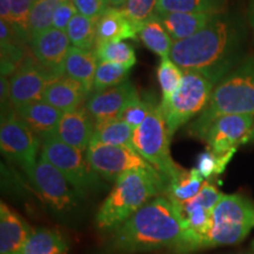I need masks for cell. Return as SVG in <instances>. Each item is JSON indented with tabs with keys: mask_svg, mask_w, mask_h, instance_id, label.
<instances>
[{
	"mask_svg": "<svg viewBox=\"0 0 254 254\" xmlns=\"http://www.w3.org/2000/svg\"><path fill=\"white\" fill-rule=\"evenodd\" d=\"M33 228L5 202L0 205V253L19 254Z\"/></svg>",
	"mask_w": 254,
	"mask_h": 254,
	"instance_id": "ac0fdd59",
	"label": "cell"
},
{
	"mask_svg": "<svg viewBox=\"0 0 254 254\" xmlns=\"http://www.w3.org/2000/svg\"><path fill=\"white\" fill-rule=\"evenodd\" d=\"M34 0H11V26L15 36L21 40L31 41L28 19Z\"/></svg>",
	"mask_w": 254,
	"mask_h": 254,
	"instance_id": "836d02e7",
	"label": "cell"
},
{
	"mask_svg": "<svg viewBox=\"0 0 254 254\" xmlns=\"http://www.w3.org/2000/svg\"><path fill=\"white\" fill-rule=\"evenodd\" d=\"M171 138L160 105H153L147 118L133 134L134 150L167 184L184 172L171 157Z\"/></svg>",
	"mask_w": 254,
	"mask_h": 254,
	"instance_id": "8992f818",
	"label": "cell"
},
{
	"mask_svg": "<svg viewBox=\"0 0 254 254\" xmlns=\"http://www.w3.org/2000/svg\"><path fill=\"white\" fill-rule=\"evenodd\" d=\"M185 232L173 202L168 198L155 196L116 228L112 244L124 252L173 249L182 253Z\"/></svg>",
	"mask_w": 254,
	"mask_h": 254,
	"instance_id": "7a4b0ae2",
	"label": "cell"
},
{
	"mask_svg": "<svg viewBox=\"0 0 254 254\" xmlns=\"http://www.w3.org/2000/svg\"><path fill=\"white\" fill-rule=\"evenodd\" d=\"M254 228V204L246 196L224 194L212 212L202 250L240 243Z\"/></svg>",
	"mask_w": 254,
	"mask_h": 254,
	"instance_id": "5b68a950",
	"label": "cell"
},
{
	"mask_svg": "<svg viewBox=\"0 0 254 254\" xmlns=\"http://www.w3.org/2000/svg\"><path fill=\"white\" fill-rule=\"evenodd\" d=\"M0 80H1V82H0V100H1L2 107L4 106V103L9 101V79L5 77V75H1Z\"/></svg>",
	"mask_w": 254,
	"mask_h": 254,
	"instance_id": "ab89813d",
	"label": "cell"
},
{
	"mask_svg": "<svg viewBox=\"0 0 254 254\" xmlns=\"http://www.w3.org/2000/svg\"><path fill=\"white\" fill-rule=\"evenodd\" d=\"M30 43L34 59L57 75L64 77V63L71 47L66 31L52 27L32 38Z\"/></svg>",
	"mask_w": 254,
	"mask_h": 254,
	"instance_id": "9a60e30c",
	"label": "cell"
},
{
	"mask_svg": "<svg viewBox=\"0 0 254 254\" xmlns=\"http://www.w3.org/2000/svg\"><path fill=\"white\" fill-rule=\"evenodd\" d=\"M98 66L99 64L94 51H86L71 46L64 63V77H68L80 82L90 95L93 91Z\"/></svg>",
	"mask_w": 254,
	"mask_h": 254,
	"instance_id": "44dd1931",
	"label": "cell"
},
{
	"mask_svg": "<svg viewBox=\"0 0 254 254\" xmlns=\"http://www.w3.org/2000/svg\"><path fill=\"white\" fill-rule=\"evenodd\" d=\"M129 75V68L117 64L100 62L95 73L93 91L100 92L107 88L118 86L126 82Z\"/></svg>",
	"mask_w": 254,
	"mask_h": 254,
	"instance_id": "1f68e13d",
	"label": "cell"
},
{
	"mask_svg": "<svg viewBox=\"0 0 254 254\" xmlns=\"http://www.w3.org/2000/svg\"><path fill=\"white\" fill-rule=\"evenodd\" d=\"M232 114L254 116V58L243 60L215 85L206 109L189 127L190 135L204 139L220 117Z\"/></svg>",
	"mask_w": 254,
	"mask_h": 254,
	"instance_id": "3957f363",
	"label": "cell"
},
{
	"mask_svg": "<svg viewBox=\"0 0 254 254\" xmlns=\"http://www.w3.org/2000/svg\"><path fill=\"white\" fill-rule=\"evenodd\" d=\"M59 78L62 77L27 57L9 78V101L17 109L43 100L46 88Z\"/></svg>",
	"mask_w": 254,
	"mask_h": 254,
	"instance_id": "8fae6325",
	"label": "cell"
},
{
	"mask_svg": "<svg viewBox=\"0 0 254 254\" xmlns=\"http://www.w3.org/2000/svg\"><path fill=\"white\" fill-rule=\"evenodd\" d=\"M13 111L15 116L41 140L56 135L59 123L64 116L63 112L44 100L23 105Z\"/></svg>",
	"mask_w": 254,
	"mask_h": 254,
	"instance_id": "e0dca14e",
	"label": "cell"
},
{
	"mask_svg": "<svg viewBox=\"0 0 254 254\" xmlns=\"http://www.w3.org/2000/svg\"><path fill=\"white\" fill-rule=\"evenodd\" d=\"M250 23H251V26H252L253 31H254V0H252V4L250 6Z\"/></svg>",
	"mask_w": 254,
	"mask_h": 254,
	"instance_id": "7bdbcfd3",
	"label": "cell"
},
{
	"mask_svg": "<svg viewBox=\"0 0 254 254\" xmlns=\"http://www.w3.org/2000/svg\"><path fill=\"white\" fill-rule=\"evenodd\" d=\"M153 105L154 104L152 103V101L141 99L138 95L135 99H133L131 103L125 107V110L123 111L119 119H122L123 122L128 124L133 129H136L145 122V119L147 118V116L150 114Z\"/></svg>",
	"mask_w": 254,
	"mask_h": 254,
	"instance_id": "d590c367",
	"label": "cell"
},
{
	"mask_svg": "<svg viewBox=\"0 0 254 254\" xmlns=\"http://www.w3.org/2000/svg\"><path fill=\"white\" fill-rule=\"evenodd\" d=\"M77 13L78 11L75 8V6L73 5L72 0H65L56 11L52 27L60 31H66L69 21L72 20L73 17Z\"/></svg>",
	"mask_w": 254,
	"mask_h": 254,
	"instance_id": "f35d334b",
	"label": "cell"
},
{
	"mask_svg": "<svg viewBox=\"0 0 254 254\" xmlns=\"http://www.w3.org/2000/svg\"><path fill=\"white\" fill-rule=\"evenodd\" d=\"M164 187V179L157 172L139 170L124 173L99 207L95 217L97 226L100 230H116Z\"/></svg>",
	"mask_w": 254,
	"mask_h": 254,
	"instance_id": "277c9868",
	"label": "cell"
},
{
	"mask_svg": "<svg viewBox=\"0 0 254 254\" xmlns=\"http://www.w3.org/2000/svg\"><path fill=\"white\" fill-rule=\"evenodd\" d=\"M97 21L98 18H87L77 13L69 21L66 34L72 46L91 51L97 43Z\"/></svg>",
	"mask_w": 254,
	"mask_h": 254,
	"instance_id": "83f0119b",
	"label": "cell"
},
{
	"mask_svg": "<svg viewBox=\"0 0 254 254\" xmlns=\"http://www.w3.org/2000/svg\"><path fill=\"white\" fill-rule=\"evenodd\" d=\"M236 151L237 150H233L225 154H217L211 150L202 152L196 159L195 168L204 179H211L213 177L220 176L236 153Z\"/></svg>",
	"mask_w": 254,
	"mask_h": 254,
	"instance_id": "d6a6232c",
	"label": "cell"
},
{
	"mask_svg": "<svg viewBox=\"0 0 254 254\" xmlns=\"http://www.w3.org/2000/svg\"><path fill=\"white\" fill-rule=\"evenodd\" d=\"M68 246L60 232L36 228L19 254H67Z\"/></svg>",
	"mask_w": 254,
	"mask_h": 254,
	"instance_id": "603a6c76",
	"label": "cell"
},
{
	"mask_svg": "<svg viewBox=\"0 0 254 254\" xmlns=\"http://www.w3.org/2000/svg\"><path fill=\"white\" fill-rule=\"evenodd\" d=\"M133 134H134V129L128 124L118 118L103 124H97L92 141L105 145L122 146V147L134 150Z\"/></svg>",
	"mask_w": 254,
	"mask_h": 254,
	"instance_id": "cb8c5ba5",
	"label": "cell"
},
{
	"mask_svg": "<svg viewBox=\"0 0 254 254\" xmlns=\"http://www.w3.org/2000/svg\"><path fill=\"white\" fill-rule=\"evenodd\" d=\"M222 195L224 194H222L213 184L205 182L204 186H202V189L200 190L198 195L194 199L198 204L201 205L205 209H207L209 213H212L215 206L220 201Z\"/></svg>",
	"mask_w": 254,
	"mask_h": 254,
	"instance_id": "8d00e7d4",
	"label": "cell"
},
{
	"mask_svg": "<svg viewBox=\"0 0 254 254\" xmlns=\"http://www.w3.org/2000/svg\"><path fill=\"white\" fill-rule=\"evenodd\" d=\"M139 39L148 50H151L152 52L161 58L170 57L174 45L172 37L170 36L164 24L157 15L142 24L140 31H139Z\"/></svg>",
	"mask_w": 254,
	"mask_h": 254,
	"instance_id": "d4e9b609",
	"label": "cell"
},
{
	"mask_svg": "<svg viewBox=\"0 0 254 254\" xmlns=\"http://www.w3.org/2000/svg\"><path fill=\"white\" fill-rule=\"evenodd\" d=\"M226 0H159L160 13H222Z\"/></svg>",
	"mask_w": 254,
	"mask_h": 254,
	"instance_id": "484cf974",
	"label": "cell"
},
{
	"mask_svg": "<svg viewBox=\"0 0 254 254\" xmlns=\"http://www.w3.org/2000/svg\"><path fill=\"white\" fill-rule=\"evenodd\" d=\"M251 140H254V127H253V131H252V136H251Z\"/></svg>",
	"mask_w": 254,
	"mask_h": 254,
	"instance_id": "ee69618b",
	"label": "cell"
},
{
	"mask_svg": "<svg viewBox=\"0 0 254 254\" xmlns=\"http://www.w3.org/2000/svg\"><path fill=\"white\" fill-rule=\"evenodd\" d=\"M65 0H34L28 19L31 39L41 32L52 28L56 11Z\"/></svg>",
	"mask_w": 254,
	"mask_h": 254,
	"instance_id": "4dcf8cb0",
	"label": "cell"
},
{
	"mask_svg": "<svg viewBox=\"0 0 254 254\" xmlns=\"http://www.w3.org/2000/svg\"><path fill=\"white\" fill-rule=\"evenodd\" d=\"M252 247H253V250H254V241H253V244H252Z\"/></svg>",
	"mask_w": 254,
	"mask_h": 254,
	"instance_id": "f6af8a7d",
	"label": "cell"
},
{
	"mask_svg": "<svg viewBox=\"0 0 254 254\" xmlns=\"http://www.w3.org/2000/svg\"><path fill=\"white\" fill-rule=\"evenodd\" d=\"M78 13L87 18H99L109 8L106 0H72Z\"/></svg>",
	"mask_w": 254,
	"mask_h": 254,
	"instance_id": "74e56055",
	"label": "cell"
},
{
	"mask_svg": "<svg viewBox=\"0 0 254 254\" xmlns=\"http://www.w3.org/2000/svg\"><path fill=\"white\" fill-rule=\"evenodd\" d=\"M205 179L196 168L184 172L167 184V198L172 201L185 202L195 198L202 189Z\"/></svg>",
	"mask_w": 254,
	"mask_h": 254,
	"instance_id": "4316f807",
	"label": "cell"
},
{
	"mask_svg": "<svg viewBox=\"0 0 254 254\" xmlns=\"http://www.w3.org/2000/svg\"><path fill=\"white\" fill-rule=\"evenodd\" d=\"M184 69H182L170 57L161 58L157 69V77L161 90V106L170 103L182 84Z\"/></svg>",
	"mask_w": 254,
	"mask_h": 254,
	"instance_id": "f546056e",
	"label": "cell"
},
{
	"mask_svg": "<svg viewBox=\"0 0 254 254\" xmlns=\"http://www.w3.org/2000/svg\"><path fill=\"white\" fill-rule=\"evenodd\" d=\"M138 95L134 85L126 81L107 90L92 92L85 101V107L97 125L120 118L125 107Z\"/></svg>",
	"mask_w": 254,
	"mask_h": 254,
	"instance_id": "5bb4252c",
	"label": "cell"
},
{
	"mask_svg": "<svg viewBox=\"0 0 254 254\" xmlns=\"http://www.w3.org/2000/svg\"><path fill=\"white\" fill-rule=\"evenodd\" d=\"M107 5L109 7H113V8H122L127 0H106Z\"/></svg>",
	"mask_w": 254,
	"mask_h": 254,
	"instance_id": "b9f144b4",
	"label": "cell"
},
{
	"mask_svg": "<svg viewBox=\"0 0 254 254\" xmlns=\"http://www.w3.org/2000/svg\"><path fill=\"white\" fill-rule=\"evenodd\" d=\"M40 155L58 168L80 196L101 185L100 177L94 173L82 152L59 140L57 136L41 140Z\"/></svg>",
	"mask_w": 254,
	"mask_h": 254,
	"instance_id": "ba28073f",
	"label": "cell"
},
{
	"mask_svg": "<svg viewBox=\"0 0 254 254\" xmlns=\"http://www.w3.org/2000/svg\"><path fill=\"white\" fill-rule=\"evenodd\" d=\"M244 38L243 24L222 12L194 36L176 41L170 58L184 71L202 73L219 82L243 62Z\"/></svg>",
	"mask_w": 254,
	"mask_h": 254,
	"instance_id": "6da1fadb",
	"label": "cell"
},
{
	"mask_svg": "<svg viewBox=\"0 0 254 254\" xmlns=\"http://www.w3.org/2000/svg\"><path fill=\"white\" fill-rule=\"evenodd\" d=\"M88 93L80 82L68 77H62L46 88L43 100L63 113H68L81 107Z\"/></svg>",
	"mask_w": 254,
	"mask_h": 254,
	"instance_id": "ffe728a7",
	"label": "cell"
},
{
	"mask_svg": "<svg viewBox=\"0 0 254 254\" xmlns=\"http://www.w3.org/2000/svg\"><path fill=\"white\" fill-rule=\"evenodd\" d=\"M30 179L45 202L58 212L75 207L79 193L58 168L40 155Z\"/></svg>",
	"mask_w": 254,
	"mask_h": 254,
	"instance_id": "7c38bea8",
	"label": "cell"
},
{
	"mask_svg": "<svg viewBox=\"0 0 254 254\" xmlns=\"http://www.w3.org/2000/svg\"><path fill=\"white\" fill-rule=\"evenodd\" d=\"M85 157L94 173L109 182L116 183L120 176L131 171L157 172L138 152L122 146L92 141L85 152Z\"/></svg>",
	"mask_w": 254,
	"mask_h": 254,
	"instance_id": "30bf717a",
	"label": "cell"
},
{
	"mask_svg": "<svg viewBox=\"0 0 254 254\" xmlns=\"http://www.w3.org/2000/svg\"><path fill=\"white\" fill-rule=\"evenodd\" d=\"M0 147L2 154L18 164L31 178L39 159L41 139L15 116L14 111H11L1 122Z\"/></svg>",
	"mask_w": 254,
	"mask_h": 254,
	"instance_id": "9c48e42d",
	"label": "cell"
},
{
	"mask_svg": "<svg viewBox=\"0 0 254 254\" xmlns=\"http://www.w3.org/2000/svg\"><path fill=\"white\" fill-rule=\"evenodd\" d=\"M159 0H127L122 9L133 23L142 26L157 15Z\"/></svg>",
	"mask_w": 254,
	"mask_h": 254,
	"instance_id": "e575fe53",
	"label": "cell"
},
{
	"mask_svg": "<svg viewBox=\"0 0 254 254\" xmlns=\"http://www.w3.org/2000/svg\"><path fill=\"white\" fill-rule=\"evenodd\" d=\"M218 14L220 13H160L157 17L176 43L194 36Z\"/></svg>",
	"mask_w": 254,
	"mask_h": 254,
	"instance_id": "7402d4cb",
	"label": "cell"
},
{
	"mask_svg": "<svg viewBox=\"0 0 254 254\" xmlns=\"http://www.w3.org/2000/svg\"><path fill=\"white\" fill-rule=\"evenodd\" d=\"M254 127L253 114H232L218 118L206 132L204 140L208 150L225 154L251 140Z\"/></svg>",
	"mask_w": 254,
	"mask_h": 254,
	"instance_id": "4fadbf2b",
	"label": "cell"
},
{
	"mask_svg": "<svg viewBox=\"0 0 254 254\" xmlns=\"http://www.w3.org/2000/svg\"><path fill=\"white\" fill-rule=\"evenodd\" d=\"M94 128V120L84 105L72 112L64 113L55 136L85 153L93 138Z\"/></svg>",
	"mask_w": 254,
	"mask_h": 254,
	"instance_id": "2e32d148",
	"label": "cell"
},
{
	"mask_svg": "<svg viewBox=\"0 0 254 254\" xmlns=\"http://www.w3.org/2000/svg\"><path fill=\"white\" fill-rule=\"evenodd\" d=\"M93 51L99 62L117 64L129 69L136 63L134 49L125 41H105L97 44Z\"/></svg>",
	"mask_w": 254,
	"mask_h": 254,
	"instance_id": "f1b7e54d",
	"label": "cell"
},
{
	"mask_svg": "<svg viewBox=\"0 0 254 254\" xmlns=\"http://www.w3.org/2000/svg\"><path fill=\"white\" fill-rule=\"evenodd\" d=\"M0 15L1 20L11 24V0H0Z\"/></svg>",
	"mask_w": 254,
	"mask_h": 254,
	"instance_id": "60d3db41",
	"label": "cell"
},
{
	"mask_svg": "<svg viewBox=\"0 0 254 254\" xmlns=\"http://www.w3.org/2000/svg\"><path fill=\"white\" fill-rule=\"evenodd\" d=\"M141 26L133 23L122 8L109 7L98 18L97 21V44L105 41H116L139 38Z\"/></svg>",
	"mask_w": 254,
	"mask_h": 254,
	"instance_id": "d6986e66",
	"label": "cell"
},
{
	"mask_svg": "<svg viewBox=\"0 0 254 254\" xmlns=\"http://www.w3.org/2000/svg\"><path fill=\"white\" fill-rule=\"evenodd\" d=\"M217 84L202 73L184 71L182 84L172 99L165 106L160 105L171 136L206 109Z\"/></svg>",
	"mask_w": 254,
	"mask_h": 254,
	"instance_id": "52a82bcc",
	"label": "cell"
}]
</instances>
